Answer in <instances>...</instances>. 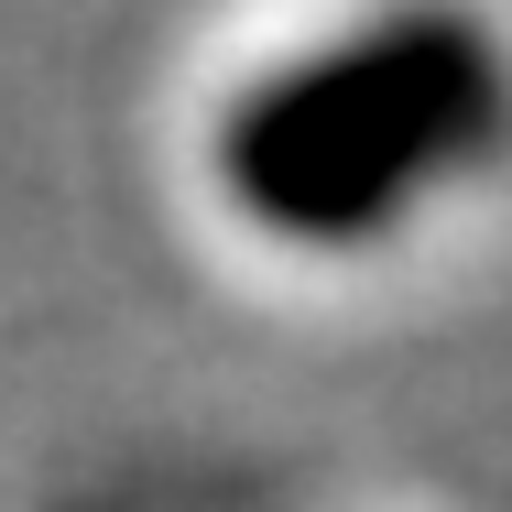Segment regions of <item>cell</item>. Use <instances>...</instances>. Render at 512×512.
Segmentation results:
<instances>
[{"label":"cell","mask_w":512,"mask_h":512,"mask_svg":"<svg viewBox=\"0 0 512 512\" xmlns=\"http://www.w3.org/2000/svg\"><path fill=\"white\" fill-rule=\"evenodd\" d=\"M512 153V44L480 11H371L262 66L207 131L218 207L273 251H371Z\"/></svg>","instance_id":"obj_1"}]
</instances>
